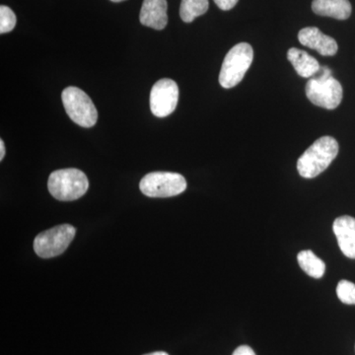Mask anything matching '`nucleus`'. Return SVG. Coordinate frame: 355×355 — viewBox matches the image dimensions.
<instances>
[{
    "label": "nucleus",
    "mask_w": 355,
    "mask_h": 355,
    "mask_svg": "<svg viewBox=\"0 0 355 355\" xmlns=\"http://www.w3.org/2000/svg\"><path fill=\"white\" fill-rule=\"evenodd\" d=\"M111 1L116 2V3H118V2L125 1V0H111Z\"/></svg>",
    "instance_id": "4be33fe9"
},
{
    "label": "nucleus",
    "mask_w": 355,
    "mask_h": 355,
    "mask_svg": "<svg viewBox=\"0 0 355 355\" xmlns=\"http://www.w3.org/2000/svg\"><path fill=\"white\" fill-rule=\"evenodd\" d=\"M144 355H169L167 354V352H153V354H144Z\"/></svg>",
    "instance_id": "412c9836"
},
{
    "label": "nucleus",
    "mask_w": 355,
    "mask_h": 355,
    "mask_svg": "<svg viewBox=\"0 0 355 355\" xmlns=\"http://www.w3.org/2000/svg\"><path fill=\"white\" fill-rule=\"evenodd\" d=\"M333 230L340 251L345 257L355 259V218L349 216L338 217L333 224Z\"/></svg>",
    "instance_id": "9d476101"
},
{
    "label": "nucleus",
    "mask_w": 355,
    "mask_h": 355,
    "mask_svg": "<svg viewBox=\"0 0 355 355\" xmlns=\"http://www.w3.org/2000/svg\"><path fill=\"white\" fill-rule=\"evenodd\" d=\"M297 261L300 268L309 277H314V279H321L326 272V265L324 261L318 258L311 250L301 251L298 254Z\"/></svg>",
    "instance_id": "4468645a"
},
{
    "label": "nucleus",
    "mask_w": 355,
    "mask_h": 355,
    "mask_svg": "<svg viewBox=\"0 0 355 355\" xmlns=\"http://www.w3.org/2000/svg\"><path fill=\"white\" fill-rule=\"evenodd\" d=\"M343 87L334 78L328 67H321L306 85V95L312 104L327 110H334L340 106L343 100Z\"/></svg>",
    "instance_id": "f03ea898"
},
{
    "label": "nucleus",
    "mask_w": 355,
    "mask_h": 355,
    "mask_svg": "<svg viewBox=\"0 0 355 355\" xmlns=\"http://www.w3.org/2000/svg\"><path fill=\"white\" fill-rule=\"evenodd\" d=\"M49 191L62 202H71L85 195L89 188L87 177L74 168L58 170L51 173L48 182Z\"/></svg>",
    "instance_id": "7ed1b4c3"
},
{
    "label": "nucleus",
    "mask_w": 355,
    "mask_h": 355,
    "mask_svg": "<svg viewBox=\"0 0 355 355\" xmlns=\"http://www.w3.org/2000/svg\"><path fill=\"white\" fill-rule=\"evenodd\" d=\"M214 1L216 2V6H218L221 10L228 11L234 8L239 0H214Z\"/></svg>",
    "instance_id": "a211bd4d"
},
{
    "label": "nucleus",
    "mask_w": 355,
    "mask_h": 355,
    "mask_svg": "<svg viewBox=\"0 0 355 355\" xmlns=\"http://www.w3.org/2000/svg\"><path fill=\"white\" fill-rule=\"evenodd\" d=\"M76 229L69 224L55 226L40 233L34 241V250L43 259L53 258L64 253L76 237Z\"/></svg>",
    "instance_id": "0eeeda50"
},
{
    "label": "nucleus",
    "mask_w": 355,
    "mask_h": 355,
    "mask_svg": "<svg viewBox=\"0 0 355 355\" xmlns=\"http://www.w3.org/2000/svg\"><path fill=\"white\" fill-rule=\"evenodd\" d=\"M232 355H256L253 349L248 345H241V347H237L235 352H233Z\"/></svg>",
    "instance_id": "6ab92c4d"
},
{
    "label": "nucleus",
    "mask_w": 355,
    "mask_h": 355,
    "mask_svg": "<svg viewBox=\"0 0 355 355\" xmlns=\"http://www.w3.org/2000/svg\"><path fill=\"white\" fill-rule=\"evenodd\" d=\"M16 26L15 13L9 7L0 6V33L6 34L12 31Z\"/></svg>",
    "instance_id": "f3484780"
},
{
    "label": "nucleus",
    "mask_w": 355,
    "mask_h": 355,
    "mask_svg": "<svg viewBox=\"0 0 355 355\" xmlns=\"http://www.w3.org/2000/svg\"><path fill=\"white\" fill-rule=\"evenodd\" d=\"M287 58L293 65L294 69L298 76L303 78H312L319 71L321 67L316 58L311 57L309 53L299 49H289Z\"/></svg>",
    "instance_id": "ddd939ff"
},
{
    "label": "nucleus",
    "mask_w": 355,
    "mask_h": 355,
    "mask_svg": "<svg viewBox=\"0 0 355 355\" xmlns=\"http://www.w3.org/2000/svg\"><path fill=\"white\" fill-rule=\"evenodd\" d=\"M139 189L146 197L171 198L186 191L187 181L178 173L153 172L142 178Z\"/></svg>",
    "instance_id": "423d86ee"
},
{
    "label": "nucleus",
    "mask_w": 355,
    "mask_h": 355,
    "mask_svg": "<svg viewBox=\"0 0 355 355\" xmlns=\"http://www.w3.org/2000/svg\"><path fill=\"white\" fill-rule=\"evenodd\" d=\"M179 87L172 79L163 78L154 84L150 93V109L154 116L165 118L176 110Z\"/></svg>",
    "instance_id": "6e6552de"
},
{
    "label": "nucleus",
    "mask_w": 355,
    "mask_h": 355,
    "mask_svg": "<svg viewBox=\"0 0 355 355\" xmlns=\"http://www.w3.org/2000/svg\"><path fill=\"white\" fill-rule=\"evenodd\" d=\"M254 60L251 44L240 43L228 51L222 64L219 83L223 88L230 89L238 85L250 69Z\"/></svg>",
    "instance_id": "20e7f679"
},
{
    "label": "nucleus",
    "mask_w": 355,
    "mask_h": 355,
    "mask_svg": "<svg viewBox=\"0 0 355 355\" xmlns=\"http://www.w3.org/2000/svg\"><path fill=\"white\" fill-rule=\"evenodd\" d=\"M312 10L317 15L347 20L352 8L349 0H313Z\"/></svg>",
    "instance_id": "f8f14e48"
},
{
    "label": "nucleus",
    "mask_w": 355,
    "mask_h": 355,
    "mask_svg": "<svg viewBox=\"0 0 355 355\" xmlns=\"http://www.w3.org/2000/svg\"><path fill=\"white\" fill-rule=\"evenodd\" d=\"M336 295L343 303L355 305V284L349 280H340L336 286Z\"/></svg>",
    "instance_id": "dca6fc26"
},
{
    "label": "nucleus",
    "mask_w": 355,
    "mask_h": 355,
    "mask_svg": "<svg viewBox=\"0 0 355 355\" xmlns=\"http://www.w3.org/2000/svg\"><path fill=\"white\" fill-rule=\"evenodd\" d=\"M338 153V144L334 137L317 139L298 159L299 174L306 179L319 176L335 160Z\"/></svg>",
    "instance_id": "f257e3e1"
},
{
    "label": "nucleus",
    "mask_w": 355,
    "mask_h": 355,
    "mask_svg": "<svg viewBox=\"0 0 355 355\" xmlns=\"http://www.w3.org/2000/svg\"><path fill=\"white\" fill-rule=\"evenodd\" d=\"M298 40L303 46L317 51L324 57H331L338 53V46L336 40L327 36L316 27H307L301 30Z\"/></svg>",
    "instance_id": "1a4fd4ad"
},
{
    "label": "nucleus",
    "mask_w": 355,
    "mask_h": 355,
    "mask_svg": "<svg viewBox=\"0 0 355 355\" xmlns=\"http://www.w3.org/2000/svg\"><path fill=\"white\" fill-rule=\"evenodd\" d=\"M62 100L65 112L74 123L83 128L94 127L98 120L97 109L84 91L73 86L65 88Z\"/></svg>",
    "instance_id": "39448f33"
},
{
    "label": "nucleus",
    "mask_w": 355,
    "mask_h": 355,
    "mask_svg": "<svg viewBox=\"0 0 355 355\" xmlns=\"http://www.w3.org/2000/svg\"><path fill=\"white\" fill-rule=\"evenodd\" d=\"M167 0H144L139 20L142 25L155 30H163L167 26Z\"/></svg>",
    "instance_id": "9b49d317"
},
{
    "label": "nucleus",
    "mask_w": 355,
    "mask_h": 355,
    "mask_svg": "<svg viewBox=\"0 0 355 355\" xmlns=\"http://www.w3.org/2000/svg\"><path fill=\"white\" fill-rule=\"evenodd\" d=\"M209 0H182L180 16L186 23L193 22L209 10Z\"/></svg>",
    "instance_id": "2eb2a0df"
},
{
    "label": "nucleus",
    "mask_w": 355,
    "mask_h": 355,
    "mask_svg": "<svg viewBox=\"0 0 355 355\" xmlns=\"http://www.w3.org/2000/svg\"><path fill=\"white\" fill-rule=\"evenodd\" d=\"M6 156V146H4V141L0 139V160H3Z\"/></svg>",
    "instance_id": "aec40b11"
}]
</instances>
